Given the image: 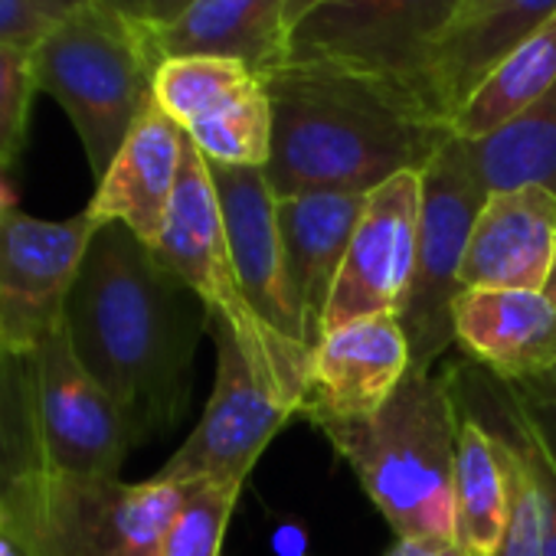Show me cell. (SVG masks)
<instances>
[{
    "label": "cell",
    "instance_id": "6da1fadb",
    "mask_svg": "<svg viewBox=\"0 0 556 556\" xmlns=\"http://www.w3.org/2000/svg\"><path fill=\"white\" fill-rule=\"evenodd\" d=\"M63 328L79 364L122 409L135 445L184 416L210 312L122 223L96 229Z\"/></svg>",
    "mask_w": 556,
    "mask_h": 556
},
{
    "label": "cell",
    "instance_id": "7a4b0ae2",
    "mask_svg": "<svg viewBox=\"0 0 556 556\" xmlns=\"http://www.w3.org/2000/svg\"><path fill=\"white\" fill-rule=\"evenodd\" d=\"M262 83L271 102L265 180L275 197L370 193L403 170H426L452 138L409 92L338 63H282Z\"/></svg>",
    "mask_w": 556,
    "mask_h": 556
},
{
    "label": "cell",
    "instance_id": "3957f363",
    "mask_svg": "<svg viewBox=\"0 0 556 556\" xmlns=\"http://www.w3.org/2000/svg\"><path fill=\"white\" fill-rule=\"evenodd\" d=\"M357 475L396 536L455 543L458 400L448 374L416 370L370 416H305Z\"/></svg>",
    "mask_w": 556,
    "mask_h": 556
},
{
    "label": "cell",
    "instance_id": "277c9868",
    "mask_svg": "<svg viewBox=\"0 0 556 556\" xmlns=\"http://www.w3.org/2000/svg\"><path fill=\"white\" fill-rule=\"evenodd\" d=\"M157 66L151 30L102 0H86L37 40V89L70 115L96 180L154 102Z\"/></svg>",
    "mask_w": 556,
    "mask_h": 556
},
{
    "label": "cell",
    "instance_id": "5b68a950",
    "mask_svg": "<svg viewBox=\"0 0 556 556\" xmlns=\"http://www.w3.org/2000/svg\"><path fill=\"white\" fill-rule=\"evenodd\" d=\"M190 484L37 468L0 491L4 533L27 556H161Z\"/></svg>",
    "mask_w": 556,
    "mask_h": 556
},
{
    "label": "cell",
    "instance_id": "8992f818",
    "mask_svg": "<svg viewBox=\"0 0 556 556\" xmlns=\"http://www.w3.org/2000/svg\"><path fill=\"white\" fill-rule=\"evenodd\" d=\"M151 252L190 292L200 295L210 318L223 321L236 334L242 354L252 361L258 377H265L295 409H302L308 396L312 351L275 334L249 305L229 258L210 164L190 138L184 144L180 177Z\"/></svg>",
    "mask_w": 556,
    "mask_h": 556
},
{
    "label": "cell",
    "instance_id": "52a82bcc",
    "mask_svg": "<svg viewBox=\"0 0 556 556\" xmlns=\"http://www.w3.org/2000/svg\"><path fill=\"white\" fill-rule=\"evenodd\" d=\"M462 4L465 0H321L289 30L286 63H338L409 92L432 112V66Z\"/></svg>",
    "mask_w": 556,
    "mask_h": 556
},
{
    "label": "cell",
    "instance_id": "ba28073f",
    "mask_svg": "<svg viewBox=\"0 0 556 556\" xmlns=\"http://www.w3.org/2000/svg\"><path fill=\"white\" fill-rule=\"evenodd\" d=\"M484 200L488 187L468 157V144L452 135L422 170L419 249L400 312L416 370H435L448 344H455L452 305L462 292L465 249Z\"/></svg>",
    "mask_w": 556,
    "mask_h": 556
},
{
    "label": "cell",
    "instance_id": "9c48e42d",
    "mask_svg": "<svg viewBox=\"0 0 556 556\" xmlns=\"http://www.w3.org/2000/svg\"><path fill=\"white\" fill-rule=\"evenodd\" d=\"M210 338L216 344L213 393L193 432L157 468L154 478L161 481L245 484L271 439L292 422V416H299L282 393L258 377L236 334L223 321L210 318Z\"/></svg>",
    "mask_w": 556,
    "mask_h": 556
},
{
    "label": "cell",
    "instance_id": "30bf717a",
    "mask_svg": "<svg viewBox=\"0 0 556 556\" xmlns=\"http://www.w3.org/2000/svg\"><path fill=\"white\" fill-rule=\"evenodd\" d=\"M96 229L86 210L70 219L21 210L0 216V348L8 354L30 361L63 328Z\"/></svg>",
    "mask_w": 556,
    "mask_h": 556
},
{
    "label": "cell",
    "instance_id": "8fae6325",
    "mask_svg": "<svg viewBox=\"0 0 556 556\" xmlns=\"http://www.w3.org/2000/svg\"><path fill=\"white\" fill-rule=\"evenodd\" d=\"M30 390L43 468L118 478L135 448L131 429L115 400L79 364L66 328L53 331L30 357Z\"/></svg>",
    "mask_w": 556,
    "mask_h": 556
},
{
    "label": "cell",
    "instance_id": "7c38bea8",
    "mask_svg": "<svg viewBox=\"0 0 556 556\" xmlns=\"http://www.w3.org/2000/svg\"><path fill=\"white\" fill-rule=\"evenodd\" d=\"M422 170H403L367 193L325 315V334L361 318H400L416 268Z\"/></svg>",
    "mask_w": 556,
    "mask_h": 556
},
{
    "label": "cell",
    "instance_id": "4fadbf2b",
    "mask_svg": "<svg viewBox=\"0 0 556 556\" xmlns=\"http://www.w3.org/2000/svg\"><path fill=\"white\" fill-rule=\"evenodd\" d=\"M210 177L223 210L229 258L249 305L275 334L312 351L286 271L282 236H278L275 213L278 197L271 193L265 170L210 164Z\"/></svg>",
    "mask_w": 556,
    "mask_h": 556
},
{
    "label": "cell",
    "instance_id": "5bb4252c",
    "mask_svg": "<svg viewBox=\"0 0 556 556\" xmlns=\"http://www.w3.org/2000/svg\"><path fill=\"white\" fill-rule=\"evenodd\" d=\"M455 344L497 383L530 387L556 367V302L523 289H462Z\"/></svg>",
    "mask_w": 556,
    "mask_h": 556
},
{
    "label": "cell",
    "instance_id": "9a60e30c",
    "mask_svg": "<svg viewBox=\"0 0 556 556\" xmlns=\"http://www.w3.org/2000/svg\"><path fill=\"white\" fill-rule=\"evenodd\" d=\"M556 262V193L517 187L488 193L462 265V289L543 292Z\"/></svg>",
    "mask_w": 556,
    "mask_h": 556
},
{
    "label": "cell",
    "instance_id": "2e32d148",
    "mask_svg": "<svg viewBox=\"0 0 556 556\" xmlns=\"http://www.w3.org/2000/svg\"><path fill=\"white\" fill-rule=\"evenodd\" d=\"M413 351L400 318L377 315L328 331L312 354L308 396L299 416H370L403 383Z\"/></svg>",
    "mask_w": 556,
    "mask_h": 556
},
{
    "label": "cell",
    "instance_id": "e0dca14e",
    "mask_svg": "<svg viewBox=\"0 0 556 556\" xmlns=\"http://www.w3.org/2000/svg\"><path fill=\"white\" fill-rule=\"evenodd\" d=\"M367 193H295L278 197V236L289 286L305 325L308 348L325 338V315L338 286V275L361 219Z\"/></svg>",
    "mask_w": 556,
    "mask_h": 556
},
{
    "label": "cell",
    "instance_id": "ac0fdd59",
    "mask_svg": "<svg viewBox=\"0 0 556 556\" xmlns=\"http://www.w3.org/2000/svg\"><path fill=\"white\" fill-rule=\"evenodd\" d=\"M184 144L187 135L151 102L112 157L109 170L96 180V193L86 206L92 223H122L144 245H154L180 177Z\"/></svg>",
    "mask_w": 556,
    "mask_h": 556
},
{
    "label": "cell",
    "instance_id": "d6986e66",
    "mask_svg": "<svg viewBox=\"0 0 556 556\" xmlns=\"http://www.w3.org/2000/svg\"><path fill=\"white\" fill-rule=\"evenodd\" d=\"M553 17L556 0H465L432 66V112L448 125L478 83Z\"/></svg>",
    "mask_w": 556,
    "mask_h": 556
},
{
    "label": "cell",
    "instance_id": "ffe728a7",
    "mask_svg": "<svg viewBox=\"0 0 556 556\" xmlns=\"http://www.w3.org/2000/svg\"><path fill=\"white\" fill-rule=\"evenodd\" d=\"M151 37L161 60L223 56L268 76L286 63L289 0H197L177 24Z\"/></svg>",
    "mask_w": 556,
    "mask_h": 556
},
{
    "label": "cell",
    "instance_id": "44dd1931",
    "mask_svg": "<svg viewBox=\"0 0 556 556\" xmlns=\"http://www.w3.org/2000/svg\"><path fill=\"white\" fill-rule=\"evenodd\" d=\"M458 413L455 543L465 556H494L510 510L507 455L501 439L468 406L458 403Z\"/></svg>",
    "mask_w": 556,
    "mask_h": 556
},
{
    "label": "cell",
    "instance_id": "7402d4cb",
    "mask_svg": "<svg viewBox=\"0 0 556 556\" xmlns=\"http://www.w3.org/2000/svg\"><path fill=\"white\" fill-rule=\"evenodd\" d=\"M556 86V17L517 43L452 115L448 131L462 141H481L523 115Z\"/></svg>",
    "mask_w": 556,
    "mask_h": 556
},
{
    "label": "cell",
    "instance_id": "603a6c76",
    "mask_svg": "<svg viewBox=\"0 0 556 556\" xmlns=\"http://www.w3.org/2000/svg\"><path fill=\"white\" fill-rule=\"evenodd\" d=\"M465 144L488 193L517 187H546L556 193V86L494 135Z\"/></svg>",
    "mask_w": 556,
    "mask_h": 556
},
{
    "label": "cell",
    "instance_id": "cb8c5ba5",
    "mask_svg": "<svg viewBox=\"0 0 556 556\" xmlns=\"http://www.w3.org/2000/svg\"><path fill=\"white\" fill-rule=\"evenodd\" d=\"M262 76L239 60L223 56H170L161 60L154 73V105L180 128H193L213 112L226 109L249 89H255Z\"/></svg>",
    "mask_w": 556,
    "mask_h": 556
},
{
    "label": "cell",
    "instance_id": "d4e9b609",
    "mask_svg": "<svg viewBox=\"0 0 556 556\" xmlns=\"http://www.w3.org/2000/svg\"><path fill=\"white\" fill-rule=\"evenodd\" d=\"M206 164L262 167L271 157V102L265 83L184 131Z\"/></svg>",
    "mask_w": 556,
    "mask_h": 556
},
{
    "label": "cell",
    "instance_id": "484cf974",
    "mask_svg": "<svg viewBox=\"0 0 556 556\" xmlns=\"http://www.w3.org/2000/svg\"><path fill=\"white\" fill-rule=\"evenodd\" d=\"M37 468L43 462L34 426L30 361L0 348V491Z\"/></svg>",
    "mask_w": 556,
    "mask_h": 556
},
{
    "label": "cell",
    "instance_id": "4316f807",
    "mask_svg": "<svg viewBox=\"0 0 556 556\" xmlns=\"http://www.w3.org/2000/svg\"><path fill=\"white\" fill-rule=\"evenodd\" d=\"M471 383L478 387V393L488 400V413H478L475 406H468L458 393V403L462 406H468L488 429H494L517 455H520V462L527 465V471H530V478H533V484H536V494H540V507H543V556H556V468H553V462L543 455V448L536 445V439L530 435V429L523 426V419L517 416V409H514V403H510V396H507V387L501 383V390L497 387H481L478 380H475V374H471Z\"/></svg>",
    "mask_w": 556,
    "mask_h": 556
},
{
    "label": "cell",
    "instance_id": "83f0119b",
    "mask_svg": "<svg viewBox=\"0 0 556 556\" xmlns=\"http://www.w3.org/2000/svg\"><path fill=\"white\" fill-rule=\"evenodd\" d=\"M239 494L242 484H216V481L190 484L187 501L167 530L161 556H219Z\"/></svg>",
    "mask_w": 556,
    "mask_h": 556
},
{
    "label": "cell",
    "instance_id": "f1b7e54d",
    "mask_svg": "<svg viewBox=\"0 0 556 556\" xmlns=\"http://www.w3.org/2000/svg\"><path fill=\"white\" fill-rule=\"evenodd\" d=\"M34 47L0 43V170L17 164L37 96Z\"/></svg>",
    "mask_w": 556,
    "mask_h": 556
},
{
    "label": "cell",
    "instance_id": "f546056e",
    "mask_svg": "<svg viewBox=\"0 0 556 556\" xmlns=\"http://www.w3.org/2000/svg\"><path fill=\"white\" fill-rule=\"evenodd\" d=\"M501 445L507 455L510 510H507V527H504V536H501L494 556H543V507H540L536 484H533L527 465L520 462V455L504 439H501Z\"/></svg>",
    "mask_w": 556,
    "mask_h": 556
},
{
    "label": "cell",
    "instance_id": "4dcf8cb0",
    "mask_svg": "<svg viewBox=\"0 0 556 556\" xmlns=\"http://www.w3.org/2000/svg\"><path fill=\"white\" fill-rule=\"evenodd\" d=\"M79 4L86 0H0V43L37 47V40Z\"/></svg>",
    "mask_w": 556,
    "mask_h": 556
},
{
    "label": "cell",
    "instance_id": "1f68e13d",
    "mask_svg": "<svg viewBox=\"0 0 556 556\" xmlns=\"http://www.w3.org/2000/svg\"><path fill=\"white\" fill-rule=\"evenodd\" d=\"M507 396H510L517 416L523 419V426L530 429V435L536 439V445L543 448V455L556 468V403L533 396V393H523L517 387H507Z\"/></svg>",
    "mask_w": 556,
    "mask_h": 556
},
{
    "label": "cell",
    "instance_id": "d6a6232c",
    "mask_svg": "<svg viewBox=\"0 0 556 556\" xmlns=\"http://www.w3.org/2000/svg\"><path fill=\"white\" fill-rule=\"evenodd\" d=\"M102 4L115 8L118 14H125L128 21H135L154 34V30L177 24L197 4V0H102Z\"/></svg>",
    "mask_w": 556,
    "mask_h": 556
},
{
    "label": "cell",
    "instance_id": "836d02e7",
    "mask_svg": "<svg viewBox=\"0 0 556 556\" xmlns=\"http://www.w3.org/2000/svg\"><path fill=\"white\" fill-rule=\"evenodd\" d=\"M517 390H523V393H533V396H543V400L556 403V367H553L543 380H536V383H530V387H517Z\"/></svg>",
    "mask_w": 556,
    "mask_h": 556
},
{
    "label": "cell",
    "instance_id": "e575fe53",
    "mask_svg": "<svg viewBox=\"0 0 556 556\" xmlns=\"http://www.w3.org/2000/svg\"><path fill=\"white\" fill-rule=\"evenodd\" d=\"M11 210H17V190H14V184L8 180V174L0 170V216L11 213Z\"/></svg>",
    "mask_w": 556,
    "mask_h": 556
},
{
    "label": "cell",
    "instance_id": "d590c367",
    "mask_svg": "<svg viewBox=\"0 0 556 556\" xmlns=\"http://www.w3.org/2000/svg\"><path fill=\"white\" fill-rule=\"evenodd\" d=\"M315 4H321V0H289V30H292Z\"/></svg>",
    "mask_w": 556,
    "mask_h": 556
},
{
    "label": "cell",
    "instance_id": "8d00e7d4",
    "mask_svg": "<svg viewBox=\"0 0 556 556\" xmlns=\"http://www.w3.org/2000/svg\"><path fill=\"white\" fill-rule=\"evenodd\" d=\"M0 556H24V549L17 546V540H14V536L0 533Z\"/></svg>",
    "mask_w": 556,
    "mask_h": 556
},
{
    "label": "cell",
    "instance_id": "74e56055",
    "mask_svg": "<svg viewBox=\"0 0 556 556\" xmlns=\"http://www.w3.org/2000/svg\"><path fill=\"white\" fill-rule=\"evenodd\" d=\"M553 302H556V262H553V271H549V282H546V289H543Z\"/></svg>",
    "mask_w": 556,
    "mask_h": 556
},
{
    "label": "cell",
    "instance_id": "f35d334b",
    "mask_svg": "<svg viewBox=\"0 0 556 556\" xmlns=\"http://www.w3.org/2000/svg\"><path fill=\"white\" fill-rule=\"evenodd\" d=\"M0 533H4V504H0Z\"/></svg>",
    "mask_w": 556,
    "mask_h": 556
}]
</instances>
